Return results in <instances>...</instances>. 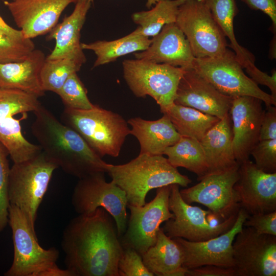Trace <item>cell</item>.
<instances>
[{
    "mask_svg": "<svg viewBox=\"0 0 276 276\" xmlns=\"http://www.w3.org/2000/svg\"><path fill=\"white\" fill-rule=\"evenodd\" d=\"M61 247L72 276H119L124 248L111 215L102 208L73 218L63 231Z\"/></svg>",
    "mask_w": 276,
    "mask_h": 276,
    "instance_id": "cell-1",
    "label": "cell"
},
{
    "mask_svg": "<svg viewBox=\"0 0 276 276\" xmlns=\"http://www.w3.org/2000/svg\"><path fill=\"white\" fill-rule=\"evenodd\" d=\"M32 134L45 155L64 172L79 179L107 172L108 164L76 131L41 104L34 112Z\"/></svg>",
    "mask_w": 276,
    "mask_h": 276,
    "instance_id": "cell-2",
    "label": "cell"
},
{
    "mask_svg": "<svg viewBox=\"0 0 276 276\" xmlns=\"http://www.w3.org/2000/svg\"><path fill=\"white\" fill-rule=\"evenodd\" d=\"M125 193L128 204L142 206L151 190L172 184L187 187L191 180L179 172L163 155L139 154L129 162L108 164L107 172Z\"/></svg>",
    "mask_w": 276,
    "mask_h": 276,
    "instance_id": "cell-3",
    "label": "cell"
},
{
    "mask_svg": "<svg viewBox=\"0 0 276 276\" xmlns=\"http://www.w3.org/2000/svg\"><path fill=\"white\" fill-rule=\"evenodd\" d=\"M8 224L12 234L14 255L5 276H72L66 269L57 264L59 257L55 247L42 248L38 242L35 229L26 215L17 206L10 204Z\"/></svg>",
    "mask_w": 276,
    "mask_h": 276,
    "instance_id": "cell-4",
    "label": "cell"
},
{
    "mask_svg": "<svg viewBox=\"0 0 276 276\" xmlns=\"http://www.w3.org/2000/svg\"><path fill=\"white\" fill-rule=\"evenodd\" d=\"M61 119L101 157L118 156L130 134L128 123L122 116L98 105L84 110L65 107Z\"/></svg>",
    "mask_w": 276,
    "mask_h": 276,
    "instance_id": "cell-5",
    "label": "cell"
},
{
    "mask_svg": "<svg viewBox=\"0 0 276 276\" xmlns=\"http://www.w3.org/2000/svg\"><path fill=\"white\" fill-rule=\"evenodd\" d=\"M57 168V166L42 151L32 159L13 163L10 168L8 184L10 204L19 209L35 229L38 208Z\"/></svg>",
    "mask_w": 276,
    "mask_h": 276,
    "instance_id": "cell-6",
    "label": "cell"
},
{
    "mask_svg": "<svg viewBox=\"0 0 276 276\" xmlns=\"http://www.w3.org/2000/svg\"><path fill=\"white\" fill-rule=\"evenodd\" d=\"M124 78L137 98L152 97L162 112L174 102L179 81L186 69L150 61L126 59L122 63Z\"/></svg>",
    "mask_w": 276,
    "mask_h": 276,
    "instance_id": "cell-7",
    "label": "cell"
},
{
    "mask_svg": "<svg viewBox=\"0 0 276 276\" xmlns=\"http://www.w3.org/2000/svg\"><path fill=\"white\" fill-rule=\"evenodd\" d=\"M192 68L226 96H251L261 100L266 107L276 105V100L245 75L235 53L228 49L217 57L195 58Z\"/></svg>",
    "mask_w": 276,
    "mask_h": 276,
    "instance_id": "cell-8",
    "label": "cell"
},
{
    "mask_svg": "<svg viewBox=\"0 0 276 276\" xmlns=\"http://www.w3.org/2000/svg\"><path fill=\"white\" fill-rule=\"evenodd\" d=\"M175 24L185 35L196 58L217 57L227 49L226 37L203 0H187L181 4Z\"/></svg>",
    "mask_w": 276,
    "mask_h": 276,
    "instance_id": "cell-9",
    "label": "cell"
},
{
    "mask_svg": "<svg viewBox=\"0 0 276 276\" xmlns=\"http://www.w3.org/2000/svg\"><path fill=\"white\" fill-rule=\"evenodd\" d=\"M179 186L171 185L169 208L174 216L165 221L162 228L167 236L201 242L217 237L233 226L238 213L217 224H213L208 218L211 212L186 202L181 196Z\"/></svg>",
    "mask_w": 276,
    "mask_h": 276,
    "instance_id": "cell-10",
    "label": "cell"
},
{
    "mask_svg": "<svg viewBox=\"0 0 276 276\" xmlns=\"http://www.w3.org/2000/svg\"><path fill=\"white\" fill-rule=\"evenodd\" d=\"M104 173L98 172L79 179L73 191L72 203L79 214L103 208L114 219L120 238L127 227L128 202L125 192L113 181L107 182Z\"/></svg>",
    "mask_w": 276,
    "mask_h": 276,
    "instance_id": "cell-11",
    "label": "cell"
},
{
    "mask_svg": "<svg viewBox=\"0 0 276 276\" xmlns=\"http://www.w3.org/2000/svg\"><path fill=\"white\" fill-rule=\"evenodd\" d=\"M171 185L156 189V196L142 206L127 204L130 216L121 241L141 256L156 241L160 224L173 217L169 208Z\"/></svg>",
    "mask_w": 276,
    "mask_h": 276,
    "instance_id": "cell-12",
    "label": "cell"
},
{
    "mask_svg": "<svg viewBox=\"0 0 276 276\" xmlns=\"http://www.w3.org/2000/svg\"><path fill=\"white\" fill-rule=\"evenodd\" d=\"M239 166L206 175L197 184L180 190L182 198L188 204L205 206L219 222L237 214L240 207L234 186L239 178Z\"/></svg>",
    "mask_w": 276,
    "mask_h": 276,
    "instance_id": "cell-13",
    "label": "cell"
},
{
    "mask_svg": "<svg viewBox=\"0 0 276 276\" xmlns=\"http://www.w3.org/2000/svg\"><path fill=\"white\" fill-rule=\"evenodd\" d=\"M237 276L276 275V236L243 227L233 243Z\"/></svg>",
    "mask_w": 276,
    "mask_h": 276,
    "instance_id": "cell-14",
    "label": "cell"
},
{
    "mask_svg": "<svg viewBox=\"0 0 276 276\" xmlns=\"http://www.w3.org/2000/svg\"><path fill=\"white\" fill-rule=\"evenodd\" d=\"M248 216L246 211L240 208L237 219L229 230L204 241L191 242L181 238H173L182 250L183 267L189 269L212 265L234 268L233 243Z\"/></svg>",
    "mask_w": 276,
    "mask_h": 276,
    "instance_id": "cell-15",
    "label": "cell"
},
{
    "mask_svg": "<svg viewBox=\"0 0 276 276\" xmlns=\"http://www.w3.org/2000/svg\"><path fill=\"white\" fill-rule=\"evenodd\" d=\"M234 186L240 208L249 215L276 211V172L267 173L249 159L239 164Z\"/></svg>",
    "mask_w": 276,
    "mask_h": 276,
    "instance_id": "cell-16",
    "label": "cell"
},
{
    "mask_svg": "<svg viewBox=\"0 0 276 276\" xmlns=\"http://www.w3.org/2000/svg\"><path fill=\"white\" fill-rule=\"evenodd\" d=\"M77 0L4 1L14 21L26 38L49 33L65 8Z\"/></svg>",
    "mask_w": 276,
    "mask_h": 276,
    "instance_id": "cell-17",
    "label": "cell"
},
{
    "mask_svg": "<svg viewBox=\"0 0 276 276\" xmlns=\"http://www.w3.org/2000/svg\"><path fill=\"white\" fill-rule=\"evenodd\" d=\"M262 101L251 96L234 98L229 111L233 134V148L237 162L249 159L259 141L261 123L264 110Z\"/></svg>",
    "mask_w": 276,
    "mask_h": 276,
    "instance_id": "cell-18",
    "label": "cell"
},
{
    "mask_svg": "<svg viewBox=\"0 0 276 276\" xmlns=\"http://www.w3.org/2000/svg\"><path fill=\"white\" fill-rule=\"evenodd\" d=\"M233 99L221 93L193 68H189L179 81L174 103L221 119L229 113Z\"/></svg>",
    "mask_w": 276,
    "mask_h": 276,
    "instance_id": "cell-19",
    "label": "cell"
},
{
    "mask_svg": "<svg viewBox=\"0 0 276 276\" xmlns=\"http://www.w3.org/2000/svg\"><path fill=\"white\" fill-rule=\"evenodd\" d=\"M151 39L147 49L134 54L136 59L192 68L195 57L185 35L175 22L165 25Z\"/></svg>",
    "mask_w": 276,
    "mask_h": 276,
    "instance_id": "cell-20",
    "label": "cell"
},
{
    "mask_svg": "<svg viewBox=\"0 0 276 276\" xmlns=\"http://www.w3.org/2000/svg\"><path fill=\"white\" fill-rule=\"evenodd\" d=\"M91 4L90 0H77L72 13L49 33L47 40H55V45L46 60L68 58L85 63L86 58L81 45V31Z\"/></svg>",
    "mask_w": 276,
    "mask_h": 276,
    "instance_id": "cell-21",
    "label": "cell"
},
{
    "mask_svg": "<svg viewBox=\"0 0 276 276\" xmlns=\"http://www.w3.org/2000/svg\"><path fill=\"white\" fill-rule=\"evenodd\" d=\"M232 140L231 119L228 113L200 141L208 166L206 175L224 172L239 165L234 155Z\"/></svg>",
    "mask_w": 276,
    "mask_h": 276,
    "instance_id": "cell-22",
    "label": "cell"
},
{
    "mask_svg": "<svg viewBox=\"0 0 276 276\" xmlns=\"http://www.w3.org/2000/svg\"><path fill=\"white\" fill-rule=\"evenodd\" d=\"M46 57L43 52L34 49L24 60L0 63V88L19 89L38 98L44 95L40 73Z\"/></svg>",
    "mask_w": 276,
    "mask_h": 276,
    "instance_id": "cell-23",
    "label": "cell"
},
{
    "mask_svg": "<svg viewBox=\"0 0 276 276\" xmlns=\"http://www.w3.org/2000/svg\"><path fill=\"white\" fill-rule=\"evenodd\" d=\"M127 122L131 127L130 134L140 143V154L163 155L166 149L175 144L181 137L165 114L156 120L135 117L129 119Z\"/></svg>",
    "mask_w": 276,
    "mask_h": 276,
    "instance_id": "cell-24",
    "label": "cell"
},
{
    "mask_svg": "<svg viewBox=\"0 0 276 276\" xmlns=\"http://www.w3.org/2000/svg\"><path fill=\"white\" fill-rule=\"evenodd\" d=\"M147 268L154 275L185 276L187 269L183 266L181 247L160 228L155 244L142 255Z\"/></svg>",
    "mask_w": 276,
    "mask_h": 276,
    "instance_id": "cell-25",
    "label": "cell"
},
{
    "mask_svg": "<svg viewBox=\"0 0 276 276\" xmlns=\"http://www.w3.org/2000/svg\"><path fill=\"white\" fill-rule=\"evenodd\" d=\"M162 113L169 117L181 136L192 138L199 141L220 120L193 108L174 103Z\"/></svg>",
    "mask_w": 276,
    "mask_h": 276,
    "instance_id": "cell-26",
    "label": "cell"
},
{
    "mask_svg": "<svg viewBox=\"0 0 276 276\" xmlns=\"http://www.w3.org/2000/svg\"><path fill=\"white\" fill-rule=\"evenodd\" d=\"M152 41L149 37L134 36L131 33L117 39L98 40L90 43H81L82 49L90 50L96 55L93 67L107 64L127 54L139 52L147 49Z\"/></svg>",
    "mask_w": 276,
    "mask_h": 276,
    "instance_id": "cell-27",
    "label": "cell"
},
{
    "mask_svg": "<svg viewBox=\"0 0 276 276\" xmlns=\"http://www.w3.org/2000/svg\"><path fill=\"white\" fill-rule=\"evenodd\" d=\"M187 0H161L151 9L134 13L133 21L139 27L130 33L134 36L154 37L166 24L175 22L179 7Z\"/></svg>",
    "mask_w": 276,
    "mask_h": 276,
    "instance_id": "cell-28",
    "label": "cell"
},
{
    "mask_svg": "<svg viewBox=\"0 0 276 276\" xmlns=\"http://www.w3.org/2000/svg\"><path fill=\"white\" fill-rule=\"evenodd\" d=\"M174 167H182L197 175L200 180L208 173V166L200 141L181 136L174 145L168 147L164 154Z\"/></svg>",
    "mask_w": 276,
    "mask_h": 276,
    "instance_id": "cell-29",
    "label": "cell"
},
{
    "mask_svg": "<svg viewBox=\"0 0 276 276\" xmlns=\"http://www.w3.org/2000/svg\"><path fill=\"white\" fill-rule=\"evenodd\" d=\"M208 5L243 68L255 64L253 55L239 44L235 36L233 22L238 11L235 0H210Z\"/></svg>",
    "mask_w": 276,
    "mask_h": 276,
    "instance_id": "cell-30",
    "label": "cell"
},
{
    "mask_svg": "<svg viewBox=\"0 0 276 276\" xmlns=\"http://www.w3.org/2000/svg\"><path fill=\"white\" fill-rule=\"evenodd\" d=\"M0 143L7 150L13 163L32 159L42 152L40 145L27 141L21 132L20 121L13 117L0 122Z\"/></svg>",
    "mask_w": 276,
    "mask_h": 276,
    "instance_id": "cell-31",
    "label": "cell"
},
{
    "mask_svg": "<svg viewBox=\"0 0 276 276\" xmlns=\"http://www.w3.org/2000/svg\"><path fill=\"white\" fill-rule=\"evenodd\" d=\"M83 62L73 58L45 60L40 73L43 90L58 94L61 87L73 73H77Z\"/></svg>",
    "mask_w": 276,
    "mask_h": 276,
    "instance_id": "cell-32",
    "label": "cell"
},
{
    "mask_svg": "<svg viewBox=\"0 0 276 276\" xmlns=\"http://www.w3.org/2000/svg\"><path fill=\"white\" fill-rule=\"evenodd\" d=\"M38 98L26 91L0 88V122L18 113L34 112L40 106Z\"/></svg>",
    "mask_w": 276,
    "mask_h": 276,
    "instance_id": "cell-33",
    "label": "cell"
},
{
    "mask_svg": "<svg viewBox=\"0 0 276 276\" xmlns=\"http://www.w3.org/2000/svg\"><path fill=\"white\" fill-rule=\"evenodd\" d=\"M57 95L65 107L84 110L91 109L95 105L88 99L87 90L77 73L67 78Z\"/></svg>",
    "mask_w": 276,
    "mask_h": 276,
    "instance_id": "cell-34",
    "label": "cell"
},
{
    "mask_svg": "<svg viewBox=\"0 0 276 276\" xmlns=\"http://www.w3.org/2000/svg\"><path fill=\"white\" fill-rule=\"evenodd\" d=\"M35 49L31 39L14 38L0 32V63L21 61Z\"/></svg>",
    "mask_w": 276,
    "mask_h": 276,
    "instance_id": "cell-35",
    "label": "cell"
},
{
    "mask_svg": "<svg viewBox=\"0 0 276 276\" xmlns=\"http://www.w3.org/2000/svg\"><path fill=\"white\" fill-rule=\"evenodd\" d=\"M8 155L7 150L0 143V232L8 224V210L10 205L8 184L10 169L8 159Z\"/></svg>",
    "mask_w": 276,
    "mask_h": 276,
    "instance_id": "cell-36",
    "label": "cell"
},
{
    "mask_svg": "<svg viewBox=\"0 0 276 276\" xmlns=\"http://www.w3.org/2000/svg\"><path fill=\"white\" fill-rule=\"evenodd\" d=\"M123 254L119 260V276H153L144 265L142 256L134 249L123 247Z\"/></svg>",
    "mask_w": 276,
    "mask_h": 276,
    "instance_id": "cell-37",
    "label": "cell"
},
{
    "mask_svg": "<svg viewBox=\"0 0 276 276\" xmlns=\"http://www.w3.org/2000/svg\"><path fill=\"white\" fill-rule=\"evenodd\" d=\"M250 155L260 169L267 173L276 172V139L259 141Z\"/></svg>",
    "mask_w": 276,
    "mask_h": 276,
    "instance_id": "cell-38",
    "label": "cell"
},
{
    "mask_svg": "<svg viewBox=\"0 0 276 276\" xmlns=\"http://www.w3.org/2000/svg\"><path fill=\"white\" fill-rule=\"evenodd\" d=\"M243 225L253 228L259 234L276 236V211L249 215Z\"/></svg>",
    "mask_w": 276,
    "mask_h": 276,
    "instance_id": "cell-39",
    "label": "cell"
},
{
    "mask_svg": "<svg viewBox=\"0 0 276 276\" xmlns=\"http://www.w3.org/2000/svg\"><path fill=\"white\" fill-rule=\"evenodd\" d=\"M276 139L275 106L266 107L262 118L259 141Z\"/></svg>",
    "mask_w": 276,
    "mask_h": 276,
    "instance_id": "cell-40",
    "label": "cell"
},
{
    "mask_svg": "<svg viewBox=\"0 0 276 276\" xmlns=\"http://www.w3.org/2000/svg\"><path fill=\"white\" fill-rule=\"evenodd\" d=\"M249 77L257 84L267 86L271 91V96L276 100V71L273 70L271 76L262 72L255 64L245 68Z\"/></svg>",
    "mask_w": 276,
    "mask_h": 276,
    "instance_id": "cell-41",
    "label": "cell"
},
{
    "mask_svg": "<svg viewBox=\"0 0 276 276\" xmlns=\"http://www.w3.org/2000/svg\"><path fill=\"white\" fill-rule=\"evenodd\" d=\"M237 276L234 268L207 265L187 269L185 276Z\"/></svg>",
    "mask_w": 276,
    "mask_h": 276,
    "instance_id": "cell-42",
    "label": "cell"
},
{
    "mask_svg": "<svg viewBox=\"0 0 276 276\" xmlns=\"http://www.w3.org/2000/svg\"><path fill=\"white\" fill-rule=\"evenodd\" d=\"M248 7L255 10H260L267 15L272 22V31L276 30V0H241Z\"/></svg>",
    "mask_w": 276,
    "mask_h": 276,
    "instance_id": "cell-43",
    "label": "cell"
},
{
    "mask_svg": "<svg viewBox=\"0 0 276 276\" xmlns=\"http://www.w3.org/2000/svg\"><path fill=\"white\" fill-rule=\"evenodd\" d=\"M0 32L14 38H21L25 37L20 30H16L8 25L1 16Z\"/></svg>",
    "mask_w": 276,
    "mask_h": 276,
    "instance_id": "cell-44",
    "label": "cell"
},
{
    "mask_svg": "<svg viewBox=\"0 0 276 276\" xmlns=\"http://www.w3.org/2000/svg\"><path fill=\"white\" fill-rule=\"evenodd\" d=\"M91 3H93L94 0H90ZM146 6L148 8H150L153 5H154L155 4H156L158 2L161 1V0H146Z\"/></svg>",
    "mask_w": 276,
    "mask_h": 276,
    "instance_id": "cell-45",
    "label": "cell"
},
{
    "mask_svg": "<svg viewBox=\"0 0 276 276\" xmlns=\"http://www.w3.org/2000/svg\"><path fill=\"white\" fill-rule=\"evenodd\" d=\"M207 4L209 2L210 0H203Z\"/></svg>",
    "mask_w": 276,
    "mask_h": 276,
    "instance_id": "cell-46",
    "label": "cell"
},
{
    "mask_svg": "<svg viewBox=\"0 0 276 276\" xmlns=\"http://www.w3.org/2000/svg\"><path fill=\"white\" fill-rule=\"evenodd\" d=\"M11 1H15V0H11Z\"/></svg>",
    "mask_w": 276,
    "mask_h": 276,
    "instance_id": "cell-47",
    "label": "cell"
}]
</instances>
